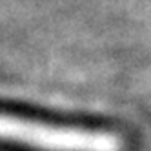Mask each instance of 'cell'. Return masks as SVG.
Here are the masks:
<instances>
[{"label": "cell", "instance_id": "1", "mask_svg": "<svg viewBox=\"0 0 151 151\" xmlns=\"http://www.w3.org/2000/svg\"><path fill=\"white\" fill-rule=\"evenodd\" d=\"M0 140L42 151H122V140L113 133L24 120L4 113H0Z\"/></svg>", "mask_w": 151, "mask_h": 151}]
</instances>
